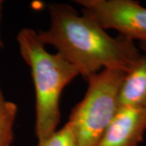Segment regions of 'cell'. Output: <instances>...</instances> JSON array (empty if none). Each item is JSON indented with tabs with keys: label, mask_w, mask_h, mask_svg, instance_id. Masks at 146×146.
I'll return each mask as SVG.
<instances>
[{
	"label": "cell",
	"mask_w": 146,
	"mask_h": 146,
	"mask_svg": "<svg viewBox=\"0 0 146 146\" xmlns=\"http://www.w3.org/2000/svg\"><path fill=\"white\" fill-rule=\"evenodd\" d=\"M48 9L50 25L37 32L40 40L55 47L85 80L104 69L129 72L142 56L133 41L110 36L95 20L79 15L70 5L51 3Z\"/></svg>",
	"instance_id": "6da1fadb"
},
{
	"label": "cell",
	"mask_w": 146,
	"mask_h": 146,
	"mask_svg": "<svg viewBox=\"0 0 146 146\" xmlns=\"http://www.w3.org/2000/svg\"><path fill=\"white\" fill-rule=\"evenodd\" d=\"M21 57L31 70L35 89V135L38 143L57 131L59 100L64 88L79 72L58 53L50 54L33 29H23L16 36Z\"/></svg>",
	"instance_id": "7a4b0ae2"
},
{
	"label": "cell",
	"mask_w": 146,
	"mask_h": 146,
	"mask_svg": "<svg viewBox=\"0 0 146 146\" xmlns=\"http://www.w3.org/2000/svg\"><path fill=\"white\" fill-rule=\"evenodd\" d=\"M127 73L104 69L87 79L84 98L72 110L68 123L76 146H97L119 108V95Z\"/></svg>",
	"instance_id": "3957f363"
},
{
	"label": "cell",
	"mask_w": 146,
	"mask_h": 146,
	"mask_svg": "<svg viewBox=\"0 0 146 146\" xmlns=\"http://www.w3.org/2000/svg\"><path fill=\"white\" fill-rule=\"evenodd\" d=\"M82 13L106 29L134 42H146V7L134 0H76Z\"/></svg>",
	"instance_id": "277c9868"
},
{
	"label": "cell",
	"mask_w": 146,
	"mask_h": 146,
	"mask_svg": "<svg viewBox=\"0 0 146 146\" xmlns=\"http://www.w3.org/2000/svg\"><path fill=\"white\" fill-rule=\"evenodd\" d=\"M146 131V109L119 107L97 146H138Z\"/></svg>",
	"instance_id": "5b68a950"
},
{
	"label": "cell",
	"mask_w": 146,
	"mask_h": 146,
	"mask_svg": "<svg viewBox=\"0 0 146 146\" xmlns=\"http://www.w3.org/2000/svg\"><path fill=\"white\" fill-rule=\"evenodd\" d=\"M119 105V107L146 109V55L143 54L123 80Z\"/></svg>",
	"instance_id": "8992f818"
},
{
	"label": "cell",
	"mask_w": 146,
	"mask_h": 146,
	"mask_svg": "<svg viewBox=\"0 0 146 146\" xmlns=\"http://www.w3.org/2000/svg\"><path fill=\"white\" fill-rule=\"evenodd\" d=\"M17 110L16 104L7 101L0 90V146H11L12 144Z\"/></svg>",
	"instance_id": "52a82bcc"
},
{
	"label": "cell",
	"mask_w": 146,
	"mask_h": 146,
	"mask_svg": "<svg viewBox=\"0 0 146 146\" xmlns=\"http://www.w3.org/2000/svg\"><path fill=\"white\" fill-rule=\"evenodd\" d=\"M37 146H76V138L70 123L67 122L62 128L54 132Z\"/></svg>",
	"instance_id": "ba28073f"
},
{
	"label": "cell",
	"mask_w": 146,
	"mask_h": 146,
	"mask_svg": "<svg viewBox=\"0 0 146 146\" xmlns=\"http://www.w3.org/2000/svg\"><path fill=\"white\" fill-rule=\"evenodd\" d=\"M139 48L141 51L143 52V54L146 55V42H140L139 44Z\"/></svg>",
	"instance_id": "9c48e42d"
},
{
	"label": "cell",
	"mask_w": 146,
	"mask_h": 146,
	"mask_svg": "<svg viewBox=\"0 0 146 146\" xmlns=\"http://www.w3.org/2000/svg\"><path fill=\"white\" fill-rule=\"evenodd\" d=\"M3 2L2 0H0V21H1V18H2V11H3ZM3 46V42L1 41V38H0V47ZM1 90V89H0Z\"/></svg>",
	"instance_id": "30bf717a"
}]
</instances>
